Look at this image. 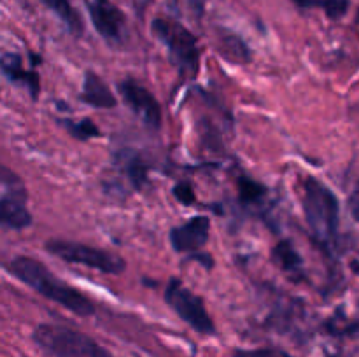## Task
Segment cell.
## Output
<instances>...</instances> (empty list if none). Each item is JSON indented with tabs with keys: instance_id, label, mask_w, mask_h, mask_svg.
Listing matches in <instances>:
<instances>
[{
	"instance_id": "obj_1",
	"label": "cell",
	"mask_w": 359,
	"mask_h": 357,
	"mask_svg": "<svg viewBox=\"0 0 359 357\" xmlns=\"http://www.w3.org/2000/svg\"><path fill=\"white\" fill-rule=\"evenodd\" d=\"M7 270L18 280L37 290L41 296L55 301L72 314L81 315V317H90L95 314V304L90 298L84 296L76 287L60 280L37 259L28 258V255H18L7 265Z\"/></svg>"
},
{
	"instance_id": "obj_2",
	"label": "cell",
	"mask_w": 359,
	"mask_h": 357,
	"mask_svg": "<svg viewBox=\"0 0 359 357\" xmlns=\"http://www.w3.org/2000/svg\"><path fill=\"white\" fill-rule=\"evenodd\" d=\"M304 214L312 237L330 248L339 237L340 203L335 192L314 177L304 182Z\"/></svg>"
},
{
	"instance_id": "obj_3",
	"label": "cell",
	"mask_w": 359,
	"mask_h": 357,
	"mask_svg": "<svg viewBox=\"0 0 359 357\" xmlns=\"http://www.w3.org/2000/svg\"><path fill=\"white\" fill-rule=\"evenodd\" d=\"M34 342L49 357H112V354L97 340L69 326H37Z\"/></svg>"
},
{
	"instance_id": "obj_4",
	"label": "cell",
	"mask_w": 359,
	"mask_h": 357,
	"mask_svg": "<svg viewBox=\"0 0 359 357\" xmlns=\"http://www.w3.org/2000/svg\"><path fill=\"white\" fill-rule=\"evenodd\" d=\"M154 37L168 49L175 65L181 72L195 76L198 72L200 48L195 35L172 18H154L151 23Z\"/></svg>"
},
{
	"instance_id": "obj_5",
	"label": "cell",
	"mask_w": 359,
	"mask_h": 357,
	"mask_svg": "<svg viewBox=\"0 0 359 357\" xmlns=\"http://www.w3.org/2000/svg\"><path fill=\"white\" fill-rule=\"evenodd\" d=\"M46 251L67 262L86 266L107 275H119L125 270V259L119 258L118 254L79 241L49 240L46 241Z\"/></svg>"
},
{
	"instance_id": "obj_6",
	"label": "cell",
	"mask_w": 359,
	"mask_h": 357,
	"mask_svg": "<svg viewBox=\"0 0 359 357\" xmlns=\"http://www.w3.org/2000/svg\"><path fill=\"white\" fill-rule=\"evenodd\" d=\"M32 224L28 191L23 178L0 164V226L23 230Z\"/></svg>"
},
{
	"instance_id": "obj_7",
	"label": "cell",
	"mask_w": 359,
	"mask_h": 357,
	"mask_svg": "<svg viewBox=\"0 0 359 357\" xmlns=\"http://www.w3.org/2000/svg\"><path fill=\"white\" fill-rule=\"evenodd\" d=\"M163 296L165 301L168 303V307H170L172 310L189 326V328L202 332V335H212V332L216 331L212 318H210L202 298L196 296V294L193 293L191 289H188L181 280H168Z\"/></svg>"
},
{
	"instance_id": "obj_8",
	"label": "cell",
	"mask_w": 359,
	"mask_h": 357,
	"mask_svg": "<svg viewBox=\"0 0 359 357\" xmlns=\"http://www.w3.org/2000/svg\"><path fill=\"white\" fill-rule=\"evenodd\" d=\"M119 94L125 104L146 122L151 128H160L161 125V107L154 94L147 88L133 79H126L118 84Z\"/></svg>"
},
{
	"instance_id": "obj_9",
	"label": "cell",
	"mask_w": 359,
	"mask_h": 357,
	"mask_svg": "<svg viewBox=\"0 0 359 357\" xmlns=\"http://www.w3.org/2000/svg\"><path fill=\"white\" fill-rule=\"evenodd\" d=\"M88 13L95 30L107 42H121L125 35L126 18L111 0H88Z\"/></svg>"
},
{
	"instance_id": "obj_10",
	"label": "cell",
	"mask_w": 359,
	"mask_h": 357,
	"mask_svg": "<svg viewBox=\"0 0 359 357\" xmlns=\"http://www.w3.org/2000/svg\"><path fill=\"white\" fill-rule=\"evenodd\" d=\"M210 220L205 216H195L170 231V244L175 252L200 251L209 240Z\"/></svg>"
},
{
	"instance_id": "obj_11",
	"label": "cell",
	"mask_w": 359,
	"mask_h": 357,
	"mask_svg": "<svg viewBox=\"0 0 359 357\" xmlns=\"http://www.w3.org/2000/svg\"><path fill=\"white\" fill-rule=\"evenodd\" d=\"M81 100H83L84 104L97 108H112L116 107V104H118V100H116L111 88L102 80V77L98 76V74L90 72V70L84 72Z\"/></svg>"
},
{
	"instance_id": "obj_12",
	"label": "cell",
	"mask_w": 359,
	"mask_h": 357,
	"mask_svg": "<svg viewBox=\"0 0 359 357\" xmlns=\"http://www.w3.org/2000/svg\"><path fill=\"white\" fill-rule=\"evenodd\" d=\"M0 70L4 76L11 80V83L23 84L34 98H37L39 90H41V83H39V76L30 70H25L23 59L16 52H6L0 58Z\"/></svg>"
},
{
	"instance_id": "obj_13",
	"label": "cell",
	"mask_w": 359,
	"mask_h": 357,
	"mask_svg": "<svg viewBox=\"0 0 359 357\" xmlns=\"http://www.w3.org/2000/svg\"><path fill=\"white\" fill-rule=\"evenodd\" d=\"M42 4L62 20L63 24H65L72 34H83V20H81L76 7L70 4V0H42Z\"/></svg>"
},
{
	"instance_id": "obj_14",
	"label": "cell",
	"mask_w": 359,
	"mask_h": 357,
	"mask_svg": "<svg viewBox=\"0 0 359 357\" xmlns=\"http://www.w3.org/2000/svg\"><path fill=\"white\" fill-rule=\"evenodd\" d=\"M219 55L223 58H226L228 62L241 63V65H245V63L251 62V51L245 46V42L241 37H237V35L221 37Z\"/></svg>"
},
{
	"instance_id": "obj_15",
	"label": "cell",
	"mask_w": 359,
	"mask_h": 357,
	"mask_svg": "<svg viewBox=\"0 0 359 357\" xmlns=\"http://www.w3.org/2000/svg\"><path fill=\"white\" fill-rule=\"evenodd\" d=\"M272 255L273 259H276L277 265H279L284 272L291 273V275L300 272L302 265H304V262H302L300 254L297 252V248H294L293 244L287 240L279 241V244L273 247Z\"/></svg>"
},
{
	"instance_id": "obj_16",
	"label": "cell",
	"mask_w": 359,
	"mask_h": 357,
	"mask_svg": "<svg viewBox=\"0 0 359 357\" xmlns=\"http://www.w3.org/2000/svg\"><path fill=\"white\" fill-rule=\"evenodd\" d=\"M304 9H321L332 20H339L349 9V0H291Z\"/></svg>"
},
{
	"instance_id": "obj_17",
	"label": "cell",
	"mask_w": 359,
	"mask_h": 357,
	"mask_svg": "<svg viewBox=\"0 0 359 357\" xmlns=\"http://www.w3.org/2000/svg\"><path fill=\"white\" fill-rule=\"evenodd\" d=\"M62 122H63V126L67 128V132L79 140L97 139V136H100V130H98L97 125H95V122H91L90 119H81V121L63 119Z\"/></svg>"
},
{
	"instance_id": "obj_18",
	"label": "cell",
	"mask_w": 359,
	"mask_h": 357,
	"mask_svg": "<svg viewBox=\"0 0 359 357\" xmlns=\"http://www.w3.org/2000/svg\"><path fill=\"white\" fill-rule=\"evenodd\" d=\"M237 189H238V196H241L245 203L258 202V200H262L263 195H265V186L259 184V182H256L255 178L251 177L238 178Z\"/></svg>"
},
{
	"instance_id": "obj_19",
	"label": "cell",
	"mask_w": 359,
	"mask_h": 357,
	"mask_svg": "<svg viewBox=\"0 0 359 357\" xmlns=\"http://www.w3.org/2000/svg\"><path fill=\"white\" fill-rule=\"evenodd\" d=\"M174 196L182 203V205H191L195 202V192L188 182H179L174 188Z\"/></svg>"
},
{
	"instance_id": "obj_20",
	"label": "cell",
	"mask_w": 359,
	"mask_h": 357,
	"mask_svg": "<svg viewBox=\"0 0 359 357\" xmlns=\"http://www.w3.org/2000/svg\"><path fill=\"white\" fill-rule=\"evenodd\" d=\"M235 357H287L276 349H255V350H237Z\"/></svg>"
},
{
	"instance_id": "obj_21",
	"label": "cell",
	"mask_w": 359,
	"mask_h": 357,
	"mask_svg": "<svg viewBox=\"0 0 359 357\" xmlns=\"http://www.w3.org/2000/svg\"><path fill=\"white\" fill-rule=\"evenodd\" d=\"M347 205H349L351 216H353L354 219H356L359 223V181L356 182V186H354L353 192H351Z\"/></svg>"
},
{
	"instance_id": "obj_22",
	"label": "cell",
	"mask_w": 359,
	"mask_h": 357,
	"mask_svg": "<svg viewBox=\"0 0 359 357\" xmlns=\"http://www.w3.org/2000/svg\"><path fill=\"white\" fill-rule=\"evenodd\" d=\"M203 4H205V0H191V7H193V9H195L198 14H202Z\"/></svg>"
}]
</instances>
